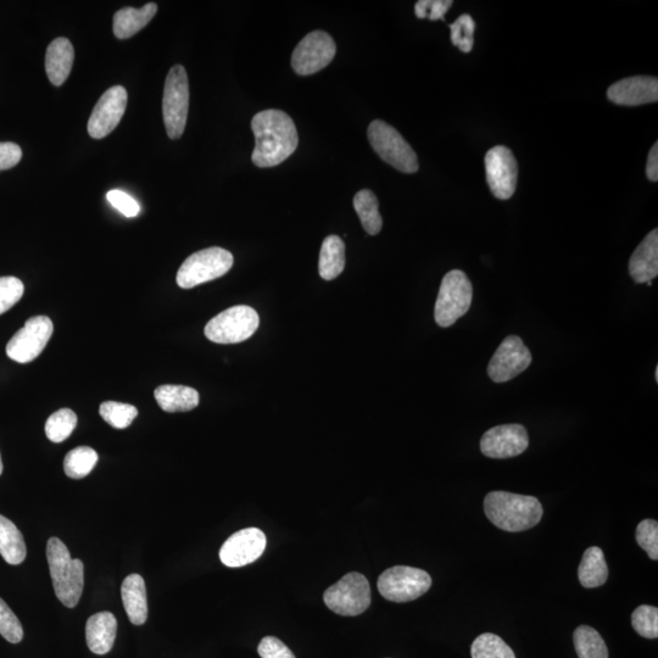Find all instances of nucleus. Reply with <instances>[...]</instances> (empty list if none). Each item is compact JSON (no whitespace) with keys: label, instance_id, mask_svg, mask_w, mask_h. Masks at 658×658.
Masks as SVG:
<instances>
[{"label":"nucleus","instance_id":"11","mask_svg":"<svg viewBox=\"0 0 658 658\" xmlns=\"http://www.w3.org/2000/svg\"><path fill=\"white\" fill-rule=\"evenodd\" d=\"M54 326L47 316L31 317L7 345V355L19 364L36 360L52 338Z\"/></svg>","mask_w":658,"mask_h":658},{"label":"nucleus","instance_id":"28","mask_svg":"<svg viewBox=\"0 0 658 658\" xmlns=\"http://www.w3.org/2000/svg\"><path fill=\"white\" fill-rule=\"evenodd\" d=\"M354 208L368 234L376 236L381 232L383 220L381 214H379V203L375 193L370 189H364V191L356 193Z\"/></svg>","mask_w":658,"mask_h":658},{"label":"nucleus","instance_id":"31","mask_svg":"<svg viewBox=\"0 0 658 658\" xmlns=\"http://www.w3.org/2000/svg\"><path fill=\"white\" fill-rule=\"evenodd\" d=\"M472 658H516L515 652L498 635L484 633L473 641Z\"/></svg>","mask_w":658,"mask_h":658},{"label":"nucleus","instance_id":"20","mask_svg":"<svg viewBox=\"0 0 658 658\" xmlns=\"http://www.w3.org/2000/svg\"><path fill=\"white\" fill-rule=\"evenodd\" d=\"M75 49L68 38L60 37L49 44L46 54V70L52 85L63 86L74 66Z\"/></svg>","mask_w":658,"mask_h":658},{"label":"nucleus","instance_id":"44","mask_svg":"<svg viewBox=\"0 0 658 658\" xmlns=\"http://www.w3.org/2000/svg\"><path fill=\"white\" fill-rule=\"evenodd\" d=\"M3 473V461H2V456H0V475Z\"/></svg>","mask_w":658,"mask_h":658},{"label":"nucleus","instance_id":"22","mask_svg":"<svg viewBox=\"0 0 658 658\" xmlns=\"http://www.w3.org/2000/svg\"><path fill=\"white\" fill-rule=\"evenodd\" d=\"M121 598L130 621L135 626H142L148 618V599L146 582L139 574H130L121 587Z\"/></svg>","mask_w":658,"mask_h":658},{"label":"nucleus","instance_id":"7","mask_svg":"<svg viewBox=\"0 0 658 658\" xmlns=\"http://www.w3.org/2000/svg\"><path fill=\"white\" fill-rule=\"evenodd\" d=\"M260 317L250 306L239 305L227 309L205 326V337L217 344H237L258 331Z\"/></svg>","mask_w":658,"mask_h":658},{"label":"nucleus","instance_id":"1","mask_svg":"<svg viewBox=\"0 0 658 658\" xmlns=\"http://www.w3.org/2000/svg\"><path fill=\"white\" fill-rule=\"evenodd\" d=\"M252 128L255 136L252 159L262 169L282 164L298 148L297 127L284 111H260L253 117Z\"/></svg>","mask_w":658,"mask_h":658},{"label":"nucleus","instance_id":"16","mask_svg":"<svg viewBox=\"0 0 658 658\" xmlns=\"http://www.w3.org/2000/svg\"><path fill=\"white\" fill-rule=\"evenodd\" d=\"M266 548V535L259 528H245L226 540L220 550V560L227 567L250 565L260 559Z\"/></svg>","mask_w":658,"mask_h":658},{"label":"nucleus","instance_id":"2","mask_svg":"<svg viewBox=\"0 0 658 658\" xmlns=\"http://www.w3.org/2000/svg\"><path fill=\"white\" fill-rule=\"evenodd\" d=\"M484 512L495 527L505 532L528 531L542 521L544 510L534 496L492 492L485 496Z\"/></svg>","mask_w":658,"mask_h":658},{"label":"nucleus","instance_id":"4","mask_svg":"<svg viewBox=\"0 0 658 658\" xmlns=\"http://www.w3.org/2000/svg\"><path fill=\"white\" fill-rule=\"evenodd\" d=\"M368 141L375 152L404 174H415L418 171V158L403 136L393 126L381 120H375L368 126Z\"/></svg>","mask_w":658,"mask_h":658},{"label":"nucleus","instance_id":"37","mask_svg":"<svg viewBox=\"0 0 658 658\" xmlns=\"http://www.w3.org/2000/svg\"><path fill=\"white\" fill-rule=\"evenodd\" d=\"M24 292V283L19 278L0 277V315L18 304Z\"/></svg>","mask_w":658,"mask_h":658},{"label":"nucleus","instance_id":"40","mask_svg":"<svg viewBox=\"0 0 658 658\" xmlns=\"http://www.w3.org/2000/svg\"><path fill=\"white\" fill-rule=\"evenodd\" d=\"M108 202L119 210L126 217H136L141 213V206L131 197L130 194L114 189L107 194Z\"/></svg>","mask_w":658,"mask_h":658},{"label":"nucleus","instance_id":"32","mask_svg":"<svg viewBox=\"0 0 658 658\" xmlns=\"http://www.w3.org/2000/svg\"><path fill=\"white\" fill-rule=\"evenodd\" d=\"M76 426L75 412L70 409H61L48 418L46 434L50 442L63 443L75 431Z\"/></svg>","mask_w":658,"mask_h":658},{"label":"nucleus","instance_id":"38","mask_svg":"<svg viewBox=\"0 0 658 658\" xmlns=\"http://www.w3.org/2000/svg\"><path fill=\"white\" fill-rule=\"evenodd\" d=\"M635 539L641 549L648 552L651 560H658V523L655 520H644L639 523Z\"/></svg>","mask_w":658,"mask_h":658},{"label":"nucleus","instance_id":"14","mask_svg":"<svg viewBox=\"0 0 658 658\" xmlns=\"http://www.w3.org/2000/svg\"><path fill=\"white\" fill-rule=\"evenodd\" d=\"M485 172L495 198L507 200L515 194L518 165L509 148L498 146L490 149L485 155Z\"/></svg>","mask_w":658,"mask_h":658},{"label":"nucleus","instance_id":"33","mask_svg":"<svg viewBox=\"0 0 658 658\" xmlns=\"http://www.w3.org/2000/svg\"><path fill=\"white\" fill-rule=\"evenodd\" d=\"M99 414L111 427L125 429L135 421V418L138 416V410L130 404L105 401V403L100 405Z\"/></svg>","mask_w":658,"mask_h":658},{"label":"nucleus","instance_id":"39","mask_svg":"<svg viewBox=\"0 0 658 658\" xmlns=\"http://www.w3.org/2000/svg\"><path fill=\"white\" fill-rule=\"evenodd\" d=\"M451 5V0H420L415 5V13L418 19L444 20Z\"/></svg>","mask_w":658,"mask_h":658},{"label":"nucleus","instance_id":"35","mask_svg":"<svg viewBox=\"0 0 658 658\" xmlns=\"http://www.w3.org/2000/svg\"><path fill=\"white\" fill-rule=\"evenodd\" d=\"M632 626L640 637L657 639L658 609L655 606L641 605L632 615Z\"/></svg>","mask_w":658,"mask_h":658},{"label":"nucleus","instance_id":"6","mask_svg":"<svg viewBox=\"0 0 658 658\" xmlns=\"http://www.w3.org/2000/svg\"><path fill=\"white\" fill-rule=\"evenodd\" d=\"M233 255L219 247L194 253L183 262L177 272V284L182 289H192L206 282L225 276L233 266Z\"/></svg>","mask_w":658,"mask_h":658},{"label":"nucleus","instance_id":"12","mask_svg":"<svg viewBox=\"0 0 658 658\" xmlns=\"http://www.w3.org/2000/svg\"><path fill=\"white\" fill-rule=\"evenodd\" d=\"M337 46L334 39L323 31H314L301 39L292 57V66L300 76L314 75L336 57Z\"/></svg>","mask_w":658,"mask_h":658},{"label":"nucleus","instance_id":"18","mask_svg":"<svg viewBox=\"0 0 658 658\" xmlns=\"http://www.w3.org/2000/svg\"><path fill=\"white\" fill-rule=\"evenodd\" d=\"M612 103L622 107L656 103L658 100V80L651 76H634L613 83L607 91Z\"/></svg>","mask_w":658,"mask_h":658},{"label":"nucleus","instance_id":"3","mask_svg":"<svg viewBox=\"0 0 658 658\" xmlns=\"http://www.w3.org/2000/svg\"><path fill=\"white\" fill-rule=\"evenodd\" d=\"M47 559L53 587L61 604L70 609L77 606L85 587V566L81 560L71 559L69 549L59 538H50Z\"/></svg>","mask_w":658,"mask_h":658},{"label":"nucleus","instance_id":"15","mask_svg":"<svg viewBox=\"0 0 658 658\" xmlns=\"http://www.w3.org/2000/svg\"><path fill=\"white\" fill-rule=\"evenodd\" d=\"M127 91L122 86L108 89L98 100L88 121V133L94 139L110 135L120 124L127 107Z\"/></svg>","mask_w":658,"mask_h":658},{"label":"nucleus","instance_id":"17","mask_svg":"<svg viewBox=\"0 0 658 658\" xmlns=\"http://www.w3.org/2000/svg\"><path fill=\"white\" fill-rule=\"evenodd\" d=\"M527 429L522 425L496 426L484 433L481 450L490 459H511L520 456L528 449Z\"/></svg>","mask_w":658,"mask_h":658},{"label":"nucleus","instance_id":"9","mask_svg":"<svg viewBox=\"0 0 658 658\" xmlns=\"http://www.w3.org/2000/svg\"><path fill=\"white\" fill-rule=\"evenodd\" d=\"M323 601L340 616H359L371 605V588L364 574L351 572L325 591Z\"/></svg>","mask_w":658,"mask_h":658},{"label":"nucleus","instance_id":"43","mask_svg":"<svg viewBox=\"0 0 658 658\" xmlns=\"http://www.w3.org/2000/svg\"><path fill=\"white\" fill-rule=\"evenodd\" d=\"M646 176L651 182L658 180V144L655 143L651 148L648 158V165H646Z\"/></svg>","mask_w":658,"mask_h":658},{"label":"nucleus","instance_id":"13","mask_svg":"<svg viewBox=\"0 0 658 658\" xmlns=\"http://www.w3.org/2000/svg\"><path fill=\"white\" fill-rule=\"evenodd\" d=\"M532 364L531 351L517 336L504 339L488 365V375L495 383H505L521 375Z\"/></svg>","mask_w":658,"mask_h":658},{"label":"nucleus","instance_id":"24","mask_svg":"<svg viewBox=\"0 0 658 658\" xmlns=\"http://www.w3.org/2000/svg\"><path fill=\"white\" fill-rule=\"evenodd\" d=\"M156 403L166 412H187L199 405L197 390L186 386H160L154 392Z\"/></svg>","mask_w":658,"mask_h":658},{"label":"nucleus","instance_id":"36","mask_svg":"<svg viewBox=\"0 0 658 658\" xmlns=\"http://www.w3.org/2000/svg\"><path fill=\"white\" fill-rule=\"evenodd\" d=\"M0 635L11 644H19L24 638V629L19 618L2 599H0Z\"/></svg>","mask_w":658,"mask_h":658},{"label":"nucleus","instance_id":"34","mask_svg":"<svg viewBox=\"0 0 658 658\" xmlns=\"http://www.w3.org/2000/svg\"><path fill=\"white\" fill-rule=\"evenodd\" d=\"M451 42L461 52L470 53L475 44L476 22L471 15L464 14L450 25Z\"/></svg>","mask_w":658,"mask_h":658},{"label":"nucleus","instance_id":"29","mask_svg":"<svg viewBox=\"0 0 658 658\" xmlns=\"http://www.w3.org/2000/svg\"><path fill=\"white\" fill-rule=\"evenodd\" d=\"M574 649L579 658H609V650L594 628L581 626L574 630Z\"/></svg>","mask_w":658,"mask_h":658},{"label":"nucleus","instance_id":"19","mask_svg":"<svg viewBox=\"0 0 658 658\" xmlns=\"http://www.w3.org/2000/svg\"><path fill=\"white\" fill-rule=\"evenodd\" d=\"M629 273L635 283L652 282L658 275V231H651L629 261Z\"/></svg>","mask_w":658,"mask_h":658},{"label":"nucleus","instance_id":"30","mask_svg":"<svg viewBox=\"0 0 658 658\" xmlns=\"http://www.w3.org/2000/svg\"><path fill=\"white\" fill-rule=\"evenodd\" d=\"M98 459L96 450L89 448V446H78L65 457L64 470L66 476L72 479L85 478L96 467Z\"/></svg>","mask_w":658,"mask_h":658},{"label":"nucleus","instance_id":"8","mask_svg":"<svg viewBox=\"0 0 658 658\" xmlns=\"http://www.w3.org/2000/svg\"><path fill=\"white\" fill-rule=\"evenodd\" d=\"M189 110V81L186 69L176 65L167 74L163 115L167 136L171 139L181 138L186 130Z\"/></svg>","mask_w":658,"mask_h":658},{"label":"nucleus","instance_id":"5","mask_svg":"<svg viewBox=\"0 0 658 658\" xmlns=\"http://www.w3.org/2000/svg\"><path fill=\"white\" fill-rule=\"evenodd\" d=\"M472 283L464 271L446 273L440 286L434 309V319L440 327L448 328L465 316L471 308Z\"/></svg>","mask_w":658,"mask_h":658},{"label":"nucleus","instance_id":"23","mask_svg":"<svg viewBox=\"0 0 658 658\" xmlns=\"http://www.w3.org/2000/svg\"><path fill=\"white\" fill-rule=\"evenodd\" d=\"M158 11V5L149 3L141 9L124 8L114 16V35L119 39L131 38L146 27Z\"/></svg>","mask_w":658,"mask_h":658},{"label":"nucleus","instance_id":"26","mask_svg":"<svg viewBox=\"0 0 658 658\" xmlns=\"http://www.w3.org/2000/svg\"><path fill=\"white\" fill-rule=\"evenodd\" d=\"M0 555L9 565L18 566L27 555L26 544L19 528L0 515Z\"/></svg>","mask_w":658,"mask_h":658},{"label":"nucleus","instance_id":"10","mask_svg":"<svg viewBox=\"0 0 658 658\" xmlns=\"http://www.w3.org/2000/svg\"><path fill=\"white\" fill-rule=\"evenodd\" d=\"M377 585L384 599L401 604L425 595L432 587V578L420 568L395 566L381 574Z\"/></svg>","mask_w":658,"mask_h":658},{"label":"nucleus","instance_id":"41","mask_svg":"<svg viewBox=\"0 0 658 658\" xmlns=\"http://www.w3.org/2000/svg\"><path fill=\"white\" fill-rule=\"evenodd\" d=\"M258 652L261 658H297L283 641L275 637L262 639Z\"/></svg>","mask_w":658,"mask_h":658},{"label":"nucleus","instance_id":"42","mask_svg":"<svg viewBox=\"0 0 658 658\" xmlns=\"http://www.w3.org/2000/svg\"><path fill=\"white\" fill-rule=\"evenodd\" d=\"M22 150L18 144L0 143V171L9 170L20 163Z\"/></svg>","mask_w":658,"mask_h":658},{"label":"nucleus","instance_id":"21","mask_svg":"<svg viewBox=\"0 0 658 658\" xmlns=\"http://www.w3.org/2000/svg\"><path fill=\"white\" fill-rule=\"evenodd\" d=\"M117 621L111 612H99L87 621L86 639L89 650L96 655H107L113 649Z\"/></svg>","mask_w":658,"mask_h":658},{"label":"nucleus","instance_id":"27","mask_svg":"<svg viewBox=\"0 0 658 658\" xmlns=\"http://www.w3.org/2000/svg\"><path fill=\"white\" fill-rule=\"evenodd\" d=\"M345 267V244L338 236H329L323 241L320 253L319 272L325 281H333Z\"/></svg>","mask_w":658,"mask_h":658},{"label":"nucleus","instance_id":"45","mask_svg":"<svg viewBox=\"0 0 658 658\" xmlns=\"http://www.w3.org/2000/svg\"><path fill=\"white\" fill-rule=\"evenodd\" d=\"M655 379H656V382H658V367H656V371H655Z\"/></svg>","mask_w":658,"mask_h":658},{"label":"nucleus","instance_id":"25","mask_svg":"<svg viewBox=\"0 0 658 658\" xmlns=\"http://www.w3.org/2000/svg\"><path fill=\"white\" fill-rule=\"evenodd\" d=\"M579 582L584 588H599L609 578V567L605 560L604 551L598 546H591L585 550L581 565L578 568Z\"/></svg>","mask_w":658,"mask_h":658}]
</instances>
